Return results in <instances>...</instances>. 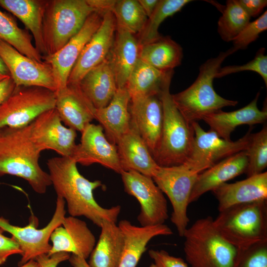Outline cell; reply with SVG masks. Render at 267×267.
<instances>
[{
    "instance_id": "obj_47",
    "label": "cell",
    "mask_w": 267,
    "mask_h": 267,
    "mask_svg": "<svg viewBox=\"0 0 267 267\" xmlns=\"http://www.w3.org/2000/svg\"><path fill=\"white\" fill-rule=\"evenodd\" d=\"M145 14L149 18L155 9L159 0H138Z\"/></svg>"
},
{
    "instance_id": "obj_36",
    "label": "cell",
    "mask_w": 267,
    "mask_h": 267,
    "mask_svg": "<svg viewBox=\"0 0 267 267\" xmlns=\"http://www.w3.org/2000/svg\"><path fill=\"white\" fill-rule=\"evenodd\" d=\"M112 12L116 26L134 35L142 30L148 19L137 0H116Z\"/></svg>"
},
{
    "instance_id": "obj_22",
    "label": "cell",
    "mask_w": 267,
    "mask_h": 267,
    "mask_svg": "<svg viewBox=\"0 0 267 267\" xmlns=\"http://www.w3.org/2000/svg\"><path fill=\"white\" fill-rule=\"evenodd\" d=\"M248 166L245 151H241L219 162L198 174L190 196V203L197 200L204 193L213 191L243 173Z\"/></svg>"
},
{
    "instance_id": "obj_1",
    "label": "cell",
    "mask_w": 267,
    "mask_h": 267,
    "mask_svg": "<svg viewBox=\"0 0 267 267\" xmlns=\"http://www.w3.org/2000/svg\"><path fill=\"white\" fill-rule=\"evenodd\" d=\"M77 164L68 157H55L47 160L48 174L57 196L66 201L71 216H84L98 227L104 221L116 223L121 206L104 208L99 205L93 191L102 185L101 181L85 178L79 172Z\"/></svg>"
},
{
    "instance_id": "obj_42",
    "label": "cell",
    "mask_w": 267,
    "mask_h": 267,
    "mask_svg": "<svg viewBox=\"0 0 267 267\" xmlns=\"http://www.w3.org/2000/svg\"><path fill=\"white\" fill-rule=\"evenodd\" d=\"M4 231L0 227V265L3 264L12 255H22V251L15 240L12 237L3 235Z\"/></svg>"
},
{
    "instance_id": "obj_17",
    "label": "cell",
    "mask_w": 267,
    "mask_h": 267,
    "mask_svg": "<svg viewBox=\"0 0 267 267\" xmlns=\"http://www.w3.org/2000/svg\"><path fill=\"white\" fill-rule=\"evenodd\" d=\"M116 22L112 11L106 12L102 23L86 44L70 74L68 83L78 84L91 69L103 62L112 46Z\"/></svg>"
},
{
    "instance_id": "obj_15",
    "label": "cell",
    "mask_w": 267,
    "mask_h": 267,
    "mask_svg": "<svg viewBox=\"0 0 267 267\" xmlns=\"http://www.w3.org/2000/svg\"><path fill=\"white\" fill-rule=\"evenodd\" d=\"M105 13H91L80 30L64 46L54 54L44 58V61L52 68L56 91L66 86L74 65L86 44L100 27Z\"/></svg>"
},
{
    "instance_id": "obj_27",
    "label": "cell",
    "mask_w": 267,
    "mask_h": 267,
    "mask_svg": "<svg viewBox=\"0 0 267 267\" xmlns=\"http://www.w3.org/2000/svg\"><path fill=\"white\" fill-rule=\"evenodd\" d=\"M130 100L127 89L118 88L110 103L104 107L96 109L95 112L94 119L105 131L108 140L115 145L131 128Z\"/></svg>"
},
{
    "instance_id": "obj_45",
    "label": "cell",
    "mask_w": 267,
    "mask_h": 267,
    "mask_svg": "<svg viewBox=\"0 0 267 267\" xmlns=\"http://www.w3.org/2000/svg\"><path fill=\"white\" fill-rule=\"evenodd\" d=\"M116 0H87L95 11L106 12L112 11Z\"/></svg>"
},
{
    "instance_id": "obj_29",
    "label": "cell",
    "mask_w": 267,
    "mask_h": 267,
    "mask_svg": "<svg viewBox=\"0 0 267 267\" xmlns=\"http://www.w3.org/2000/svg\"><path fill=\"white\" fill-rule=\"evenodd\" d=\"M174 70H159L138 59L128 80L125 88L131 98L152 95L160 96L170 86Z\"/></svg>"
},
{
    "instance_id": "obj_14",
    "label": "cell",
    "mask_w": 267,
    "mask_h": 267,
    "mask_svg": "<svg viewBox=\"0 0 267 267\" xmlns=\"http://www.w3.org/2000/svg\"><path fill=\"white\" fill-rule=\"evenodd\" d=\"M0 56L16 87H40L56 91L52 68L45 61L39 62L30 58L1 40Z\"/></svg>"
},
{
    "instance_id": "obj_18",
    "label": "cell",
    "mask_w": 267,
    "mask_h": 267,
    "mask_svg": "<svg viewBox=\"0 0 267 267\" xmlns=\"http://www.w3.org/2000/svg\"><path fill=\"white\" fill-rule=\"evenodd\" d=\"M131 127L145 142L152 156L160 142L163 110L160 96L131 98L129 104Z\"/></svg>"
},
{
    "instance_id": "obj_50",
    "label": "cell",
    "mask_w": 267,
    "mask_h": 267,
    "mask_svg": "<svg viewBox=\"0 0 267 267\" xmlns=\"http://www.w3.org/2000/svg\"><path fill=\"white\" fill-rule=\"evenodd\" d=\"M19 267H40V266L35 260H31Z\"/></svg>"
},
{
    "instance_id": "obj_32",
    "label": "cell",
    "mask_w": 267,
    "mask_h": 267,
    "mask_svg": "<svg viewBox=\"0 0 267 267\" xmlns=\"http://www.w3.org/2000/svg\"><path fill=\"white\" fill-rule=\"evenodd\" d=\"M182 57L180 45L169 37L161 36L139 48L141 60L163 71L173 70L181 64Z\"/></svg>"
},
{
    "instance_id": "obj_20",
    "label": "cell",
    "mask_w": 267,
    "mask_h": 267,
    "mask_svg": "<svg viewBox=\"0 0 267 267\" xmlns=\"http://www.w3.org/2000/svg\"><path fill=\"white\" fill-rule=\"evenodd\" d=\"M55 94V108L62 123L68 127L82 132L94 119L96 109L79 84L68 83Z\"/></svg>"
},
{
    "instance_id": "obj_19",
    "label": "cell",
    "mask_w": 267,
    "mask_h": 267,
    "mask_svg": "<svg viewBox=\"0 0 267 267\" xmlns=\"http://www.w3.org/2000/svg\"><path fill=\"white\" fill-rule=\"evenodd\" d=\"M51 247L48 256L58 252L72 253L88 259L95 245V237L84 221L72 216L52 231Z\"/></svg>"
},
{
    "instance_id": "obj_38",
    "label": "cell",
    "mask_w": 267,
    "mask_h": 267,
    "mask_svg": "<svg viewBox=\"0 0 267 267\" xmlns=\"http://www.w3.org/2000/svg\"><path fill=\"white\" fill-rule=\"evenodd\" d=\"M232 267H267V242L237 250Z\"/></svg>"
},
{
    "instance_id": "obj_9",
    "label": "cell",
    "mask_w": 267,
    "mask_h": 267,
    "mask_svg": "<svg viewBox=\"0 0 267 267\" xmlns=\"http://www.w3.org/2000/svg\"><path fill=\"white\" fill-rule=\"evenodd\" d=\"M198 175L181 164L170 167L159 166L152 177L171 202L173 208L171 220L180 237H183L188 227L189 219L187 207Z\"/></svg>"
},
{
    "instance_id": "obj_11",
    "label": "cell",
    "mask_w": 267,
    "mask_h": 267,
    "mask_svg": "<svg viewBox=\"0 0 267 267\" xmlns=\"http://www.w3.org/2000/svg\"><path fill=\"white\" fill-rule=\"evenodd\" d=\"M65 202L57 196L54 214L48 223L44 228L37 229V220L34 218L25 226L11 224L9 221L0 217V227L8 232L19 244L22 251V258L19 262L20 266L43 254H47L51 245L49 241L52 231L61 225L65 218Z\"/></svg>"
},
{
    "instance_id": "obj_8",
    "label": "cell",
    "mask_w": 267,
    "mask_h": 267,
    "mask_svg": "<svg viewBox=\"0 0 267 267\" xmlns=\"http://www.w3.org/2000/svg\"><path fill=\"white\" fill-rule=\"evenodd\" d=\"M55 92L35 86H17L0 104V129L31 124L42 113L55 108Z\"/></svg>"
},
{
    "instance_id": "obj_44",
    "label": "cell",
    "mask_w": 267,
    "mask_h": 267,
    "mask_svg": "<svg viewBox=\"0 0 267 267\" xmlns=\"http://www.w3.org/2000/svg\"><path fill=\"white\" fill-rule=\"evenodd\" d=\"M238 2L250 17L258 16L266 7V0H238Z\"/></svg>"
},
{
    "instance_id": "obj_3",
    "label": "cell",
    "mask_w": 267,
    "mask_h": 267,
    "mask_svg": "<svg viewBox=\"0 0 267 267\" xmlns=\"http://www.w3.org/2000/svg\"><path fill=\"white\" fill-rule=\"evenodd\" d=\"M235 52L231 48L209 59L199 68L197 78L188 88L172 94L177 108L185 121L191 124L221 110L226 106H235L238 101L219 95L213 87V80L225 59Z\"/></svg>"
},
{
    "instance_id": "obj_49",
    "label": "cell",
    "mask_w": 267,
    "mask_h": 267,
    "mask_svg": "<svg viewBox=\"0 0 267 267\" xmlns=\"http://www.w3.org/2000/svg\"><path fill=\"white\" fill-rule=\"evenodd\" d=\"M10 77V72L0 56V82Z\"/></svg>"
},
{
    "instance_id": "obj_12",
    "label": "cell",
    "mask_w": 267,
    "mask_h": 267,
    "mask_svg": "<svg viewBox=\"0 0 267 267\" xmlns=\"http://www.w3.org/2000/svg\"><path fill=\"white\" fill-rule=\"evenodd\" d=\"M120 175L125 192L139 203L137 220L140 226L164 224L169 217L167 201L152 178L134 171H123Z\"/></svg>"
},
{
    "instance_id": "obj_13",
    "label": "cell",
    "mask_w": 267,
    "mask_h": 267,
    "mask_svg": "<svg viewBox=\"0 0 267 267\" xmlns=\"http://www.w3.org/2000/svg\"><path fill=\"white\" fill-rule=\"evenodd\" d=\"M32 141L41 151L52 150L71 157L76 144V131L66 127L54 108L42 113L30 124Z\"/></svg>"
},
{
    "instance_id": "obj_26",
    "label": "cell",
    "mask_w": 267,
    "mask_h": 267,
    "mask_svg": "<svg viewBox=\"0 0 267 267\" xmlns=\"http://www.w3.org/2000/svg\"><path fill=\"white\" fill-rule=\"evenodd\" d=\"M139 48L135 35L116 26L114 42L107 57L118 89L125 88L139 59Z\"/></svg>"
},
{
    "instance_id": "obj_33",
    "label": "cell",
    "mask_w": 267,
    "mask_h": 267,
    "mask_svg": "<svg viewBox=\"0 0 267 267\" xmlns=\"http://www.w3.org/2000/svg\"><path fill=\"white\" fill-rule=\"evenodd\" d=\"M32 39V35L27 30L19 28L11 15L0 10V40L30 58L44 61V57L33 44Z\"/></svg>"
},
{
    "instance_id": "obj_25",
    "label": "cell",
    "mask_w": 267,
    "mask_h": 267,
    "mask_svg": "<svg viewBox=\"0 0 267 267\" xmlns=\"http://www.w3.org/2000/svg\"><path fill=\"white\" fill-rule=\"evenodd\" d=\"M258 92L248 105L238 110L224 112L222 110L204 116L202 120L220 137L230 140V135L235 128L242 125L250 126L265 123L267 119V108L262 110L258 107Z\"/></svg>"
},
{
    "instance_id": "obj_46",
    "label": "cell",
    "mask_w": 267,
    "mask_h": 267,
    "mask_svg": "<svg viewBox=\"0 0 267 267\" xmlns=\"http://www.w3.org/2000/svg\"><path fill=\"white\" fill-rule=\"evenodd\" d=\"M15 87L11 77L0 82V104L11 95Z\"/></svg>"
},
{
    "instance_id": "obj_41",
    "label": "cell",
    "mask_w": 267,
    "mask_h": 267,
    "mask_svg": "<svg viewBox=\"0 0 267 267\" xmlns=\"http://www.w3.org/2000/svg\"><path fill=\"white\" fill-rule=\"evenodd\" d=\"M148 255L153 260L149 267H188L182 259L171 255L164 250L150 249Z\"/></svg>"
},
{
    "instance_id": "obj_6",
    "label": "cell",
    "mask_w": 267,
    "mask_h": 267,
    "mask_svg": "<svg viewBox=\"0 0 267 267\" xmlns=\"http://www.w3.org/2000/svg\"><path fill=\"white\" fill-rule=\"evenodd\" d=\"M170 87L160 95L163 110V124L159 147L153 157L161 167L183 164L192 148L194 132L174 104Z\"/></svg>"
},
{
    "instance_id": "obj_21",
    "label": "cell",
    "mask_w": 267,
    "mask_h": 267,
    "mask_svg": "<svg viewBox=\"0 0 267 267\" xmlns=\"http://www.w3.org/2000/svg\"><path fill=\"white\" fill-rule=\"evenodd\" d=\"M221 212L235 205L267 200V172L234 183H224L212 191Z\"/></svg>"
},
{
    "instance_id": "obj_30",
    "label": "cell",
    "mask_w": 267,
    "mask_h": 267,
    "mask_svg": "<svg viewBox=\"0 0 267 267\" xmlns=\"http://www.w3.org/2000/svg\"><path fill=\"white\" fill-rule=\"evenodd\" d=\"M88 262L90 267H118L125 244L123 233L116 223L104 221Z\"/></svg>"
},
{
    "instance_id": "obj_24",
    "label": "cell",
    "mask_w": 267,
    "mask_h": 267,
    "mask_svg": "<svg viewBox=\"0 0 267 267\" xmlns=\"http://www.w3.org/2000/svg\"><path fill=\"white\" fill-rule=\"evenodd\" d=\"M122 171H134L152 177L159 166L147 145L137 132L131 127L116 144Z\"/></svg>"
},
{
    "instance_id": "obj_28",
    "label": "cell",
    "mask_w": 267,
    "mask_h": 267,
    "mask_svg": "<svg viewBox=\"0 0 267 267\" xmlns=\"http://www.w3.org/2000/svg\"><path fill=\"white\" fill-rule=\"evenodd\" d=\"M78 84L96 109L106 106L118 89L108 57L89 71Z\"/></svg>"
},
{
    "instance_id": "obj_40",
    "label": "cell",
    "mask_w": 267,
    "mask_h": 267,
    "mask_svg": "<svg viewBox=\"0 0 267 267\" xmlns=\"http://www.w3.org/2000/svg\"><path fill=\"white\" fill-rule=\"evenodd\" d=\"M267 29V11L259 17L250 22L238 35L232 41V49L236 52L245 49L251 43L256 41L259 35Z\"/></svg>"
},
{
    "instance_id": "obj_35",
    "label": "cell",
    "mask_w": 267,
    "mask_h": 267,
    "mask_svg": "<svg viewBox=\"0 0 267 267\" xmlns=\"http://www.w3.org/2000/svg\"><path fill=\"white\" fill-rule=\"evenodd\" d=\"M218 22V32L226 42L232 41L250 22L251 17L237 0H228Z\"/></svg>"
},
{
    "instance_id": "obj_7",
    "label": "cell",
    "mask_w": 267,
    "mask_h": 267,
    "mask_svg": "<svg viewBox=\"0 0 267 267\" xmlns=\"http://www.w3.org/2000/svg\"><path fill=\"white\" fill-rule=\"evenodd\" d=\"M94 11L87 0H46L43 24L46 56L64 46Z\"/></svg>"
},
{
    "instance_id": "obj_37",
    "label": "cell",
    "mask_w": 267,
    "mask_h": 267,
    "mask_svg": "<svg viewBox=\"0 0 267 267\" xmlns=\"http://www.w3.org/2000/svg\"><path fill=\"white\" fill-rule=\"evenodd\" d=\"M248 166L245 172L247 177L263 173L267 166V127L255 134H251L250 142L245 150Z\"/></svg>"
},
{
    "instance_id": "obj_48",
    "label": "cell",
    "mask_w": 267,
    "mask_h": 267,
    "mask_svg": "<svg viewBox=\"0 0 267 267\" xmlns=\"http://www.w3.org/2000/svg\"><path fill=\"white\" fill-rule=\"evenodd\" d=\"M73 267H90L85 258L74 254H71L68 259Z\"/></svg>"
},
{
    "instance_id": "obj_2",
    "label": "cell",
    "mask_w": 267,
    "mask_h": 267,
    "mask_svg": "<svg viewBox=\"0 0 267 267\" xmlns=\"http://www.w3.org/2000/svg\"><path fill=\"white\" fill-rule=\"evenodd\" d=\"M41 152L31 138L30 124L0 129V176L22 178L36 193L44 194L51 182L40 167Z\"/></svg>"
},
{
    "instance_id": "obj_23",
    "label": "cell",
    "mask_w": 267,
    "mask_h": 267,
    "mask_svg": "<svg viewBox=\"0 0 267 267\" xmlns=\"http://www.w3.org/2000/svg\"><path fill=\"white\" fill-rule=\"evenodd\" d=\"M118 226L125 239L124 250L118 267H136L151 239L157 236L173 234L171 229L165 224L139 226L124 220L119 222Z\"/></svg>"
},
{
    "instance_id": "obj_10",
    "label": "cell",
    "mask_w": 267,
    "mask_h": 267,
    "mask_svg": "<svg viewBox=\"0 0 267 267\" xmlns=\"http://www.w3.org/2000/svg\"><path fill=\"white\" fill-rule=\"evenodd\" d=\"M191 125L194 132V139L191 153L183 164L197 174L226 158L245 151L250 142L251 130L243 137L233 141L220 137L210 130L205 131L198 122Z\"/></svg>"
},
{
    "instance_id": "obj_39",
    "label": "cell",
    "mask_w": 267,
    "mask_h": 267,
    "mask_svg": "<svg viewBox=\"0 0 267 267\" xmlns=\"http://www.w3.org/2000/svg\"><path fill=\"white\" fill-rule=\"evenodd\" d=\"M265 48H261L257 52L254 58L242 65H229L220 68L215 78L244 71H254L259 74L267 86V56L265 54Z\"/></svg>"
},
{
    "instance_id": "obj_5",
    "label": "cell",
    "mask_w": 267,
    "mask_h": 267,
    "mask_svg": "<svg viewBox=\"0 0 267 267\" xmlns=\"http://www.w3.org/2000/svg\"><path fill=\"white\" fill-rule=\"evenodd\" d=\"M183 250L191 267H232L237 249L219 233L211 216L196 220L185 230Z\"/></svg>"
},
{
    "instance_id": "obj_4",
    "label": "cell",
    "mask_w": 267,
    "mask_h": 267,
    "mask_svg": "<svg viewBox=\"0 0 267 267\" xmlns=\"http://www.w3.org/2000/svg\"><path fill=\"white\" fill-rule=\"evenodd\" d=\"M213 223L237 250L267 242V200L230 207L219 212Z\"/></svg>"
},
{
    "instance_id": "obj_34",
    "label": "cell",
    "mask_w": 267,
    "mask_h": 267,
    "mask_svg": "<svg viewBox=\"0 0 267 267\" xmlns=\"http://www.w3.org/2000/svg\"><path fill=\"white\" fill-rule=\"evenodd\" d=\"M190 0H160L142 30L136 36L139 46L154 42L161 36L158 32L161 24L168 17L180 11Z\"/></svg>"
},
{
    "instance_id": "obj_43",
    "label": "cell",
    "mask_w": 267,
    "mask_h": 267,
    "mask_svg": "<svg viewBox=\"0 0 267 267\" xmlns=\"http://www.w3.org/2000/svg\"><path fill=\"white\" fill-rule=\"evenodd\" d=\"M70 255L66 252H58L50 256L43 254L37 257L35 260L39 263L40 267H57L61 262L68 260Z\"/></svg>"
},
{
    "instance_id": "obj_31",
    "label": "cell",
    "mask_w": 267,
    "mask_h": 267,
    "mask_svg": "<svg viewBox=\"0 0 267 267\" xmlns=\"http://www.w3.org/2000/svg\"><path fill=\"white\" fill-rule=\"evenodd\" d=\"M46 2V0H0V6L19 18L31 32L35 47L44 58L46 56L43 33Z\"/></svg>"
},
{
    "instance_id": "obj_16",
    "label": "cell",
    "mask_w": 267,
    "mask_h": 267,
    "mask_svg": "<svg viewBox=\"0 0 267 267\" xmlns=\"http://www.w3.org/2000/svg\"><path fill=\"white\" fill-rule=\"evenodd\" d=\"M100 125L90 123L81 132L71 158L77 163L89 166L98 163L120 174L121 167L117 146L107 138Z\"/></svg>"
}]
</instances>
